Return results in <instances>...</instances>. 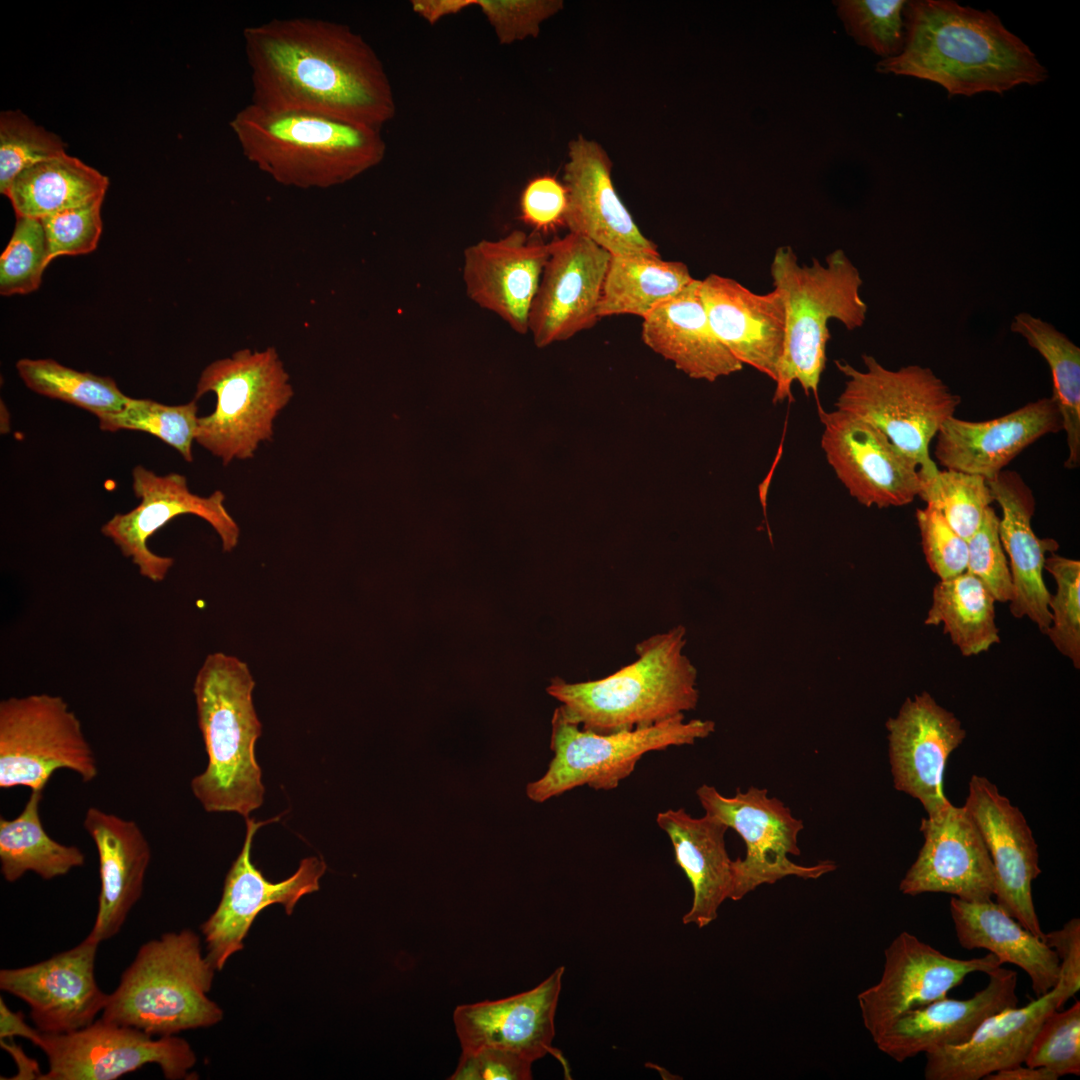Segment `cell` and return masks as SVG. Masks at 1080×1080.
Wrapping results in <instances>:
<instances>
[{"label": "cell", "mask_w": 1080, "mask_h": 1080, "mask_svg": "<svg viewBox=\"0 0 1080 1080\" xmlns=\"http://www.w3.org/2000/svg\"><path fill=\"white\" fill-rule=\"evenodd\" d=\"M770 274L786 308L784 350L773 395V402L781 403L791 398L795 381L805 393L817 394L826 364L829 320L854 330L864 324L868 307L860 296V272L841 249L826 257V265L814 260L811 266H801L790 246H780Z\"/></svg>", "instance_id": "8992f818"}, {"label": "cell", "mask_w": 1080, "mask_h": 1080, "mask_svg": "<svg viewBox=\"0 0 1080 1080\" xmlns=\"http://www.w3.org/2000/svg\"><path fill=\"white\" fill-rule=\"evenodd\" d=\"M656 822L668 835L675 862L693 889L692 905L682 922L704 928L717 918L733 887V860L725 846L728 826L707 814L694 818L683 808L658 813Z\"/></svg>", "instance_id": "d6a6232c"}, {"label": "cell", "mask_w": 1080, "mask_h": 1080, "mask_svg": "<svg viewBox=\"0 0 1080 1080\" xmlns=\"http://www.w3.org/2000/svg\"><path fill=\"white\" fill-rule=\"evenodd\" d=\"M994 604L995 599L984 584L964 572L934 586L924 623L943 624L944 632L963 656L978 655L1000 642Z\"/></svg>", "instance_id": "74e56055"}, {"label": "cell", "mask_w": 1080, "mask_h": 1080, "mask_svg": "<svg viewBox=\"0 0 1080 1080\" xmlns=\"http://www.w3.org/2000/svg\"><path fill=\"white\" fill-rule=\"evenodd\" d=\"M701 280L663 302L643 318L641 337L655 353L687 376L714 382L743 365L714 333L700 296Z\"/></svg>", "instance_id": "1f68e13d"}, {"label": "cell", "mask_w": 1080, "mask_h": 1080, "mask_svg": "<svg viewBox=\"0 0 1080 1080\" xmlns=\"http://www.w3.org/2000/svg\"><path fill=\"white\" fill-rule=\"evenodd\" d=\"M818 415L821 447L839 481L866 507H900L918 496L919 466L867 421L844 411Z\"/></svg>", "instance_id": "2e32d148"}, {"label": "cell", "mask_w": 1080, "mask_h": 1080, "mask_svg": "<svg viewBox=\"0 0 1080 1080\" xmlns=\"http://www.w3.org/2000/svg\"><path fill=\"white\" fill-rule=\"evenodd\" d=\"M696 795L705 814L734 829L746 845V855L732 862L733 887L730 898L741 900L763 884H774L787 876L818 879L836 869L826 860L812 866L799 865L789 855H800L798 835L804 825L781 800L769 797L767 789H740L732 797L701 785Z\"/></svg>", "instance_id": "7c38bea8"}, {"label": "cell", "mask_w": 1080, "mask_h": 1080, "mask_svg": "<svg viewBox=\"0 0 1080 1080\" xmlns=\"http://www.w3.org/2000/svg\"><path fill=\"white\" fill-rule=\"evenodd\" d=\"M0 1043L1 1047L12 1056L18 1068V1073L11 1079L40 1080L42 1073L34 1059L29 1058L12 1039L0 1040Z\"/></svg>", "instance_id": "91938a15"}, {"label": "cell", "mask_w": 1080, "mask_h": 1080, "mask_svg": "<svg viewBox=\"0 0 1080 1080\" xmlns=\"http://www.w3.org/2000/svg\"><path fill=\"white\" fill-rule=\"evenodd\" d=\"M50 262L41 220L18 217L0 257V294L23 295L37 290Z\"/></svg>", "instance_id": "f6af8a7d"}, {"label": "cell", "mask_w": 1080, "mask_h": 1080, "mask_svg": "<svg viewBox=\"0 0 1080 1080\" xmlns=\"http://www.w3.org/2000/svg\"><path fill=\"white\" fill-rule=\"evenodd\" d=\"M22 1037L39 1046L42 1032L37 1028L30 1027L24 1019L21 1011H11L3 998H0V1040Z\"/></svg>", "instance_id": "9f6ffc18"}, {"label": "cell", "mask_w": 1080, "mask_h": 1080, "mask_svg": "<svg viewBox=\"0 0 1080 1080\" xmlns=\"http://www.w3.org/2000/svg\"><path fill=\"white\" fill-rule=\"evenodd\" d=\"M83 827L95 844L100 892L90 938L101 943L115 936L140 899L151 860L150 844L139 825L91 806Z\"/></svg>", "instance_id": "4dcf8cb0"}, {"label": "cell", "mask_w": 1080, "mask_h": 1080, "mask_svg": "<svg viewBox=\"0 0 1080 1080\" xmlns=\"http://www.w3.org/2000/svg\"><path fill=\"white\" fill-rule=\"evenodd\" d=\"M1010 329L1048 363L1053 381L1051 397L1066 434L1068 456L1064 466L1076 469L1080 465V349L1052 324L1026 312L1014 316Z\"/></svg>", "instance_id": "f35d334b"}, {"label": "cell", "mask_w": 1080, "mask_h": 1080, "mask_svg": "<svg viewBox=\"0 0 1080 1080\" xmlns=\"http://www.w3.org/2000/svg\"><path fill=\"white\" fill-rule=\"evenodd\" d=\"M987 975V985L968 999L946 996L902 1014L874 1040L876 1046L903 1062L936 1048L965 1043L988 1017L1018 1004L1015 971L1000 966Z\"/></svg>", "instance_id": "f1b7e54d"}, {"label": "cell", "mask_w": 1080, "mask_h": 1080, "mask_svg": "<svg viewBox=\"0 0 1080 1080\" xmlns=\"http://www.w3.org/2000/svg\"><path fill=\"white\" fill-rule=\"evenodd\" d=\"M1046 569L1055 579L1050 594L1051 623L1046 632L1056 649L1080 667V562L1056 553L1046 557Z\"/></svg>", "instance_id": "bcb514c9"}, {"label": "cell", "mask_w": 1080, "mask_h": 1080, "mask_svg": "<svg viewBox=\"0 0 1080 1080\" xmlns=\"http://www.w3.org/2000/svg\"><path fill=\"white\" fill-rule=\"evenodd\" d=\"M100 943L87 937L44 961L0 971V989L24 1001L43 1033H69L87 1027L103 1011L108 995L95 978Z\"/></svg>", "instance_id": "ffe728a7"}, {"label": "cell", "mask_w": 1080, "mask_h": 1080, "mask_svg": "<svg viewBox=\"0 0 1080 1080\" xmlns=\"http://www.w3.org/2000/svg\"><path fill=\"white\" fill-rule=\"evenodd\" d=\"M880 980L858 994L863 1024L873 1041L902 1014L942 999L974 972L989 974L1002 964L992 953L958 959L903 931L884 951Z\"/></svg>", "instance_id": "9a60e30c"}, {"label": "cell", "mask_w": 1080, "mask_h": 1080, "mask_svg": "<svg viewBox=\"0 0 1080 1080\" xmlns=\"http://www.w3.org/2000/svg\"><path fill=\"white\" fill-rule=\"evenodd\" d=\"M550 254L539 234L514 230L498 240H481L464 251L463 281L468 297L504 320L514 331H529V315Z\"/></svg>", "instance_id": "d4e9b609"}, {"label": "cell", "mask_w": 1080, "mask_h": 1080, "mask_svg": "<svg viewBox=\"0 0 1080 1080\" xmlns=\"http://www.w3.org/2000/svg\"><path fill=\"white\" fill-rule=\"evenodd\" d=\"M695 278L681 261L661 257L610 258L597 307L599 319L630 314L645 318Z\"/></svg>", "instance_id": "d590c367"}, {"label": "cell", "mask_w": 1080, "mask_h": 1080, "mask_svg": "<svg viewBox=\"0 0 1080 1080\" xmlns=\"http://www.w3.org/2000/svg\"><path fill=\"white\" fill-rule=\"evenodd\" d=\"M16 369L33 392L72 404L96 417L118 412L127 403L117 383L108 376L80 372L53 359H20Z\"/></svg>", "instance_id": "ab89813d"}, {"label": "cell", "mask_w": 1080, "mask_h": 1080, "mask_svg": "<svg viewBox=\"0 0 1080 1080\" xmlns=\"http://www.w3.org/2000/svg\"><path fill=\"white\" fill-rule=\"evenodd\" d=\"M1057 954L1060 975L1057 984L1071 996L1080 989V920L1072 918L1061 929L1044 933L1041 938Z\"/></svg>", "instance_id": "11a10c76"}, {"label": "cell", "mask_w": 1080, "mask_h": 1080, "mask_svg": "<svg viewBox=\"0 0 1080 1080\" xmlns=\"http://www.w3.org/2000/svg\"><path fill=\"white\" fill-rule=\"evenodd\" d=\"M564 972L565 967L560 966L536 987L513 996L458 1005L453 1022L462 1051L495 1047L531 1062L549 1054L569 1077L567 1060L552 1045Z\"/></svg>", "instance_id": "603a6c76"}, {"label": "cell", "mask_w": 1080, "mask_h": 1080, "mask_svg": "<svg viewBox=\"0 0 1080 1080\" xmlns=\"http://www.w3.org/2000/svg\"><path fill=\"white\" fill-rule=\"evenodd\" d=\"M886 728L895 789L918 799L928 818L938 820L951 805L943 775L950 754L966 736L960 720L923 691L906 698Z\"/></svg>", "instance_id": "d6986e66"}, {"label": "cell", "mask_w": 1080, "mask_h": 1080, "mask_svg": "<svg viewBox=\"0 0 1080 1080\" xmlns=\"http://www.w3.org/2000/svg\"><path fill=\"white\" fill-rule=\"evenodd\" d=\"M411 3L413 11L433 25L446 16L475 5V0H413Z\"/></svg>", "instance_id": "6f0895ef"}, {"label": "cell", "mask_w": 1080, "mask_h": 1080, "mask_svg": "<svg viewBox=\"0 0 1080 1080\" xmlns=\"http://www.w3.org/2000/svg\"><path fill=\"white\" fill-rule=\"evenodd\" d=\"M532 1063L515 1052L484 1047L462 1051L449 1080H529Z\"/></svg>", "instance_id": "f5cc1de1"}, {"label": "cell", "mask_w": 1080, "mask_h": 1080, "mask_svg": "<svg viewBox=\"0 0 1080 1080\" xmlns=\"http://www.w3.org/2000/svg\"><path fill=\"white\" fill-rule=\"evenodd\" d=\"M245 662L223 652L209 654L197 672L193 693L208 764L191 781L207 812H235L248 818L264 800L255 743L262 734Z\"/></svg>", "instance_id": "5b68a950"}, {"label": "cell", "mask_w": 1080, "mask_h": 1080, "mask_svg": "<svg viewBox=\"0 0 1080 1080\" xmlns=\"http://www.w3.org/2000/svg\"><path fill=\"white\" fill-rule=\"evenodd\" d=\"M108 178L76 157L63 154L22 171L6 197L18 217L51 214L103 200Z\"/></svg>", "instance_id": "e575fe53"}, {"label": "cell", "mask_w": 1080, "mask_h": 1080, "mask_svg": "<svg viewBox=\"0 0 1080 1080\" xmlns=\"http://www.w3.org/2000/svg\"><path fill=\"white\" fill-rule=\"evenodd\" d=\"M60 769L83 782L98 775L81 722L59 695L11 696L0 702V788L43 791Z\"/></svg>", "instance_id": "8fae6325"}, {"label": "cell", "mask_w": 1080, "mask_h": 1080, "mask_svg": "<svg viewBox=\"0 0 1080 1080\" xmlns=\"http://www.w3.org/2000/svg\"><path fill=\"white\" fill-rule=\"evenodd\" d=\"M924 843L899 884L910 896L946 893L979 902L994 896L995 873L984 840L964 806H949L938 819L923 818Z\"/></svg>", "instance_id": "cb8c5ba5"}, {"label": "cell", "mask_w": 1080, "mask_h": 1080, "mask_svg": "<svg viewBox=\"0 0 1080 1080\" xmlns=\"http://www.w3.org/2000/svg\"><path fill=\"white\" fill-rule=\"evenodd\" d=\"M54 133L36 125L20 111L0 116V192L7 195L14 179L25 169L65 154Z\"/></svg>", "instance_id": "ee69618b"}, {"label": "cell", "mask_w": 1080, "mask_h": 1080, "mask_svg": "<svg viewBox=\"0 0 1080 1080\" xmlns=\"http://www.w3.org/2000/svg\"><path fill=\"white\" fill-rule=\"evenodd\" d=\"M918 496L966 541L978 529L985 510L994 501L984 477L951 469L922 479Z\"/></svg>", "instance_id": "b9f144b4"}, {"label": "cell", "mask_w": 1080, "mask_h": 1080, "mask_svg": "<svg viewBox=\"0 0 1080 1080\" xmlns=\"http://www.w3.org/2000/svg\"><path fill=\"white\" fill-rule=\"evenodd\" d=\"M700 296L710 325L727 350L742 365L775 382L786 334L782 294L777 289L757 294L732 278L710 274L701 280Z\"/></svg>", "instance_id": "4316f807"}, {"label": "cell", "mask_w": 1080, "mask_h": 1080, "mask_svg": "<svg viewBox=\"0 0 1080 1080\" xmlns=\"http://www.w3.org/2000/svg\"><path fill=\"white\" fill-rule=\"evenodd\" d=\"M501 44L537 37L541 24L563 9L561 0H475Z\"/></svg>", "instance_id": "f907efd6"}, {"label": "cell", "mask_w": 1080, "mask_h": 1080, "mask_svg": "<svg viewBox=\"0 0 1080 1080\" xmlns=\"http://www.w3.org/2000/svg\"><path fill=\"white\" fill-rule=\"evenodd\" d=\"M215 971L195 932L164 933L139 948L101 1018L155 1037L213 1026L223 1018L207 996Z\"/></svg>", "instance_id": "52a82bcc"}, {"label": "cell", "mask_w": 1080, "mask_h": 1080, "mask_svg": "<svg viewBox=\"0 0 1080 1080\" xmlns=\"http://www.w3.org/2000/svg\"><path fill=\"white\" fill-rule=\"evenodd\" d=\"M566 208L565 186L550 175L530 180L520 199L522 219L535 229L542 231L564 223Z\"/></svg>", "instance_id": "db71d44e"}, {"label": "cell", "mask_w": 1080, "mask_h": 1080, "mask_svg": "<svg viewBox=\"0 0 1080 1080\" xmlns=\"http://www.w3.org/2000/svg\"><path fill=\"white\" fill-rule=\"evenodd\" d=\"M923 553L927 564L940 580L954 578L967 568V541L959 536L934 508L916 511Z\"/></svg>", "instance_id": "816d5d0a"}, {"label": "cell", "mask_w": 1080, "mask_h": 1080, "mask_svg": "<svg viewBox=\"0 0 1080 1080\" xmlns=\"http://www.w3.org/2000/svg\"><path fill=\"white\" fill-rule=\"evenodd\" d=\"M43 791H30L22 811L13 819L0 817V871L9 883L27 872L44 880L67 875L85 863V854L74 845L52 839L39 813Z\"/></svg>", "instance_id": "8d00e7d4"}, {"label": "cell", "mask_w": 1080, "mask_h": 1080, "mask_svg": "<svg viewBox=\"0 0 1080 1080\" xmlns=\"http://www.w3.org/2000/svg\"><path fill=\"white\" fill-rule=\"evenodd\" d=\"M1071 997L1066 989L1056 984L1026 1006L1008 1008L991 1015L965 1043L925 1053V1079L979 1080L997 1071L1024 1064L1042 1022Z\"/></svg>", "instance_id": "83f0119b"}, {"label": "cell", "mask_w": 1080, "mask_h": 1080, "mask_svg": "<svg viewBox=\"0 0 1080 1080\" xmlns=\"http://www.w3.org/2000/svg\"><path fill=\"white\" fill-rule=\"evenodd\" d=\"M949 909L959 944L967 950L985 949L1001 964L1011 963L1030 978L1037 997L1058 982L1060 962L1056 952L1025 929L991 899L969 902L951 898Z\"/></svg>", "instance_id": "836d02e7"}, {"label": "cell", "mask_w": 1080, "mask_h": 1080, "mask_svg": "<svg viewBox=\"0 0 1080 1080\" xmlns=\"http://www.w3.org/2000/svg\"><path fill=\"white\" fill-rule=\"evenodd\" d=\"M987 483L1002 511L998 529L1003 550L1010 560L1013 586L1010 612L1015 618L1028 617L1046 634L1051 613L1048 608L1050 592L1043 579V569L1046 554L1055 553L1059 544L1034 533L1031 520L1035 499L1017 472L1003 470Z\"/></svg>", "instance_id": "f546056e"}, {"label": "cell", "mask_w": 1080, "mask_h": 1080, "mask_svg": "<svg viewBox=\"0 0 1080 1080\" xmlns=\"http://www.w3.org/2000/svg\"><path fill=\"white\" fill-rule=\"evenodd\" d=\"M686 629L676 625L637 643V659L597 680L553 678L546 688L565 717L599 734L649 727L696 708L697 670L683 653Z\"/></svg>", "instance_id": "277c9868"}, {"label": "cell", "mask_w": 1080, "mask_h": 1080, "mask_svg": "<svg viewBox=\"0 0 1080 1080\" xmlns=\"http://www.w3.org/2000/svg\"><path fill=\"white\" fill-rule=\"evenodd\" d=\"M103 200L66 209L40 219L45 231L50 261L63 255H83L94 251L102 233Z\"/></svg>", "instance_id": "681fc988"}, {"label": "cell", "mask_w": 1080, "mask_h": 1080, "mask_svg": "<svg viewBox=\"0 0 1080 1080\" xmlns=\"http://www.w3.org/2000/svg\"><path fill=\"white\" fill-rule=\"evenodd\" d=\"M549 246L529 315L538 347L570 339L600 320L597 307L611 258L593 241L570 232Z\"/></svg>", "instance_id": "ac0fdd59"}, {"label": "cell", "mask_w": 1080, "mask_h": 1080, "mask_svg": "<svg viewBox=\"0 0 1080 1080\" xmlns=\"http://www.w3.org/2000/svg\"><path fill=\"white\" fill-rule=\"evenodd\" d=\"M989 852L996 902L1025 929L1042 938L1032 898V882L1041 873L1038 847L1022 814L996 785L972 775L964 804Z\"/></svg>", "instance_id": "7402d4cb"}, {"label": "cell", "mask_w": 1080, "mask_h": 1080, "mask_svg": "<svg viewBox=\"0 0 1080 1080\" xmlns=\"http://www.w3.org/2000/svg\"><path fill=\"white\" fill-rule=\"evenodd\" d=\"M905 42L877 71L911 76L942 86L950 95L1002 94L1036 85L1048 74L1031 49L991 11L950 0L907 2Z\"/></svg>", "instance_id": "7a4b0ae2"}, {"label": "cell", "mask_w": 1080, "mask_h": 1080, "mask_svg": "<svg viewBox=\"0 0 1080 1080\" xmlns=\"http://www.w3.org/2000/svg\"><path fill=\"white\" fill-rule=\"evenodd\" d=\"M837 13L848 34L884 59L895 57L905 42L904 0H840Z\"/></svg>", "instance_id": "7bdbcfd3"}, {"label": "cell", "mask_w": 1080, "mask_h": 1080, "mask_svg": "<svg viewBox=\"0 0 1080 1080\" xmlns=\"http://www.w3.org/2000/svg\"><path fill=\"white\" fill-rule=\"evenodd\" d=\"M563 181L567 192L564 224L612 256L661 257L639 229L612 182V161L604 148L582 134L568 143Z\"/></svg>", "instance_id": "44dd1931"}, {"label": "cell", "mask_w": 1080, "mask_h": 1080, "mask_svg": "<svg viewBox=\"0 0 1080 1080\" xmlns=\"http://www.w3.org/2000/svg\"><path fill=\"white\" fill-rule=\"evenodd\" d=\"M864 370L844 361L836 366L846 377L836 409L875 426L920 469L922 479L939 470L930 457V441L942 423L954 416L961 397L928 367L908 365L890 370L873 356L862 355Z\"/></svg>", "instance_id": "ba28073f"}, {"label": "cell", "mask_w": 1080, "mask_h": 1080, "mask_svg": "<svg viewBox=\"0 0 1080 1080\" xmlns=\"http://www.w3.org/2000/svg\"><path fill=\"white\" fill-rule=\"evenodd\" d=\"M229 126L243 156L286 186L340 185L380 164L386 154L381 130L320 114L249 102Z\"/></svg>", "instance_id": "3957f363"}, {"label": "cell", "mask_w": 1080, "mask_h": 1080, "mask_svg": "<svg viewBox=\"0 0 1080 1080\" xmlns=\"http://www.w3.org/2000/svg\"><path fill=\"white\" fill-rule=\"evenodd\" d=\"M132 490L139 504L126 513L115 514L101 527V533L151 582L163 581L174 559L152 552L148 540L180 515L192 514L208 522L219 536L224 552H231L238 545L240 529L224 505L222 491L200 496L190 491L185 476L178 473L160 476L141 465L132 470Z\"/></svg>", "instance_id": "5bb4252c"}, {"label": "cell", "mask_w": 1080, "mask_h": 1080, "mask_svg": "<svg viewBox=\"0 0 1080 1080\" xmlns=\"http://www.w3.org/2000/svg\"><path fill=\"white\" fill-rule=\"evenodd\" d=\"M999 517L989 506L980 526L967 540L966 572L977 577L995 601L1010 602L1013 586L1010 569L999 538Z\"/></svg>", "instance_id": "c3c4849f"}, {"label": "cell", "mask_w": 1080, "mask_h": 1080, "mask_svg": "<svg viewBox=\"0 0 1080 1080\" xmlns=\"http://www.w3.org/2000/svg\"><path fill=\"white\" fill-rule=\"evenodd\" d=\"M48 1059L40 1080H116L147 1064H156L166 1079H185L196 1063L189 1043L172 1036L156 1037L103 1018L77 1031L42 1032L38 1046Z\"/></svg>", "instance_id": "4fadbf2b"}, {"label": "cell", "mask_w": 1080, "mask_h": 1080, "mask_svg": "<svg viewBox=\"0 0 1080 1080\" xmlns=\"http://www.w3.org/2000/svg\"><path fill=\"white\" fill-rule=\"evenodd\" d=\"M102 431H142L173 447L187 461H193L192 443L198 426V405L193 399L182 405H165L150 399L129 397L118 412L97 416Z\"/></svg>", "instance_id": "60d3db41"}, {"label": "cell", "mask_w": 1080, "mask_h": 1080, "mask_svg": "<svg viewBox=\"0 0 1080 1080\" xmlns=\"http://www.w3.org/2000/svg\"><path fill=\"white\" fill-rule=\"evenodd\" d=\"M1024 1064L1044 1067L1058 1077L1080 1075V1002L1054 1010L1039 1027Z\"/></svg>", "instance_id": "7dc6e473"}, {"label": "cell", "mask_w": 1080, "mask_h": 1080, "mask_svg": "<svg viewBox=\"0 0 1080 1080\" xmlns=\"http://www.w3.org/2000/svg\"><path fill=\"white\" fill-rule=\"evenodd\" d=\"M1062 430L1052 397H1043L1001 417L967 421L952 416L940 426L934 455L945 468L995 479L1040 437Z\"/></svg>", "instance_id": "484cf974"}, {"label": "cell", "mask_w": 1080, "mask_h": 1080, "mask_svg": "<svg viewBox=\"0 0 1080 1080\" xmlns=\"http://www.w3.org/2000/svg\"><path fill=\"white\" fill-rule=\"evenodd\" d=\"M1059 1077L1044 1067L1017 1065L989 1074L986 1080H1057Z\"/></svg>", "instance_id": "680465c9"}, {"label": "cell", "mask_w": 1080, "mask_h": 1080, "mask_svg": "<svg viewBox=\"0 0 1080 1080\" xmlns=\"http://www.w3.org/2000/svg\"><path fill=\"white\" fill-rule=\"evenodd\" d=\"M551 727L553 758L545 774L526 786L527 797L537 803L584 785L594 790L614 789L632 774L646 753L693 745L715 731L711 720L686 722L684 714H679L649 727L599 734L568 720L560 706L553 713Z\"/></svg>", "instance_id": "30bf717a"}, {"label": "cell", "mask_w": 1080, "mask_h": 1080, "mask_svg": "<svg viewBox=\"0 0 1080 1080\" xmlns=\"http://www.w3.org/2000/svg\"><path fill=\"white\" fill-rule=\"evenodd\" d=\"M251 103L381 130L396 104L382 61L349 26L319 18L271 19L243 30Z\"/></svg>", "instance_id": "6da1fadb"}, {"label": "cell", "mask_w": 1080, "mask_h": 1080, "mask_svg": "<svg viewBox=\"0 0 1080 1080\" xmlns=\"http://www.w3.org/2000/svg\"><path fill=\"white\" fill-rule=\"evenodd\" d=\"M275 817L257 822L246 818V836L240 854L227 873L222 897L215 911L201 925L207 958L216 970L243 947V941L258 914L272 904H281L291 915L297 902L319 890V880L326 871L321 858L307 857L296 872L285 880L271 882L251 861V848L257 830L275 821Z\"/></svg>", "instance_id": "e0dca14e"}, {"label": "cell", "mask_w": 1080, "mask_h": 1080, "mask_svg": "<svg viewBox=\"0 0 1080 1080\" xmlns=\"http://www.w3.org/2000/svg\"><path fill=\"white\" fill-rule=\"evenodd\" d=\"M212 392L214 411L199 417L195 441L223 465L254 457L272 439L274 420L294 395L276 349H242L202 371L195 400Z\"/></svg>", "instance_id": "9c48e42d"}]
</instances>
